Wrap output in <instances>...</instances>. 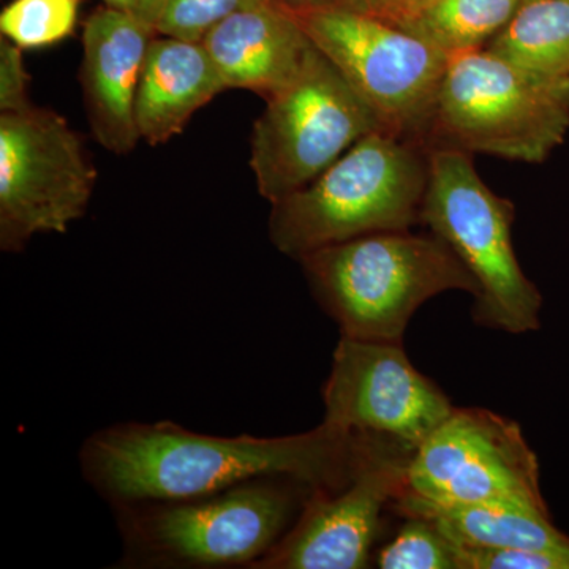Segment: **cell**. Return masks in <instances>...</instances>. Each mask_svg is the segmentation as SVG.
Returning <instances> with one entry per match:
<instances>
[{"label": "cell", "mask_w": 569, "mask_h": 569, "mask_svg": "<svg viewBox=\"0 0 569 569\" xmlns=\"http://www.w3.org/2000/svg\"><path fill=\"white\" fill-rule=\"evenodd\" d=\"M568 132L569 103L481 48L449 56L419 144L541 163Z\"/></svg>", "instance_id": "obj_6"}, {"label": "cell", "mask_w": 569, "mask_h": 569, "mask_svg": "<svg viewBox=\"0 0 569 569\" xmlns=\"http://www.w3.org/2000/svg\"><path fill=\"white\" fill-rule=\"evenodd\" d=\"M108 7H114V9L132 11V13H137L138 3L140 0H103Z\"/></svg>", "instance_id": "obj_26"}, {"label": "cell", "mask_w": 569, "mask_h": 569, "mask_svg": "<svg viewBox=\"0 0 569 569\" xmlns=\"http://www.w3.org/2000/svg\"><path fill=\"white\" fill-rule=\"evenodd\" d=\"M402 527L373 557L381 569H458L451 541L421 516H400Z\"/></svg>", "instance_id": "obj_20"}, {"label": "cell", "mask_w": 569, "mask_h": 569, "mask_svg": "<svg viewBox=\"0 0 569 569\" xmlns=\"http://www.w3.org/2000/svg\"><path fill=\"white\" fill-rule=\"evenodd\" d=\"M321 309L340 335L402 343L419 307L445 291L478 295V283L436 234L385 231L299 258Z\"/></svg>", "instance_id": "obj_3"}, {"label": "cell", "mask_w": 569, "mask_h": 569, "mask_svg": "<svg viewBox=\"0 0 569 569\" xmlns=\"http://www.w3.org/2000/svg\"><path fill=\"white\" fill-rule=\"evenodd\" d=\"M266 0H168L156 22L157 36L201 43L209 32L236 11Z\"/></svg>", "instance_id": "obj_21"}, {"label": "cell", "mask_w": 569, "mask_h": 569, "mask_svg": "<svg viewBox=\"0 0 569 569\" xmlns=\"http://www.w3.org/2000/svg\"><path fill=\"white\" fill-rule=\"evenodd\" d=\"M287 7L385 129L419 142L449 56L350 0Z\"/></svg>", "instance_id": "obj_7"}, {"label": "cell", "mask_w": 569, "mask_h": 569, "mask_svg": "<svg viewBox=\"0 0 569 569\" xmlns=\"http://www.w3.org/2000/svg\"><path fill=\"white\" fill-rule=\"evenodd\" d=\"M451 546L458 569H569V556L549 550Z\"/></svg>", "instance_id": "obj_22"}, {"label": "cell", "mask_w": 569, "mask_h": 569, "mask_svg": "<svg viewBox=\"0 0 569 569\" xmlns=\"http://www.w3.org/2000/svg\"><path fill=\"white\" fill-rule=\"evenodd\" d=\"M421 222L458 254L478 283L473 320L508 335L541 328L542 295L523 274L515 246L516 208L482 181L471 153L430 149Z\"/></svg>", "instance_id": "obj_5"}, {"label": "cell", "mask_w": 569, "mask_h": 569, "mask_svg": "<svg viewBox=\"0 0 569 569\" xmlns=\"http://www.w3.org/2000/svg\"><path fill=\"white\" fill-rule=\"evenodd\" d=\"M97 170L69 122L29 107L0 112V249L21 252L33 236L66 233L96 189Z\"/></svg>", "instance_id": "obj_9"}, {"label": "cell", "mask_w": 569, "mask_h": 569, "mask_svg": "<svg viewBox=\"0 0 569 569\" xmlns=\"http://www.w3.org/2000/svg\"><path fill=\"white\" fill-rule=\"evenodd\" d=\"M407 490L443 505H485L550 516L539 462L518 422L455 408L415 449Z\"/></svg>", "instance_id": "obj_10"}, {"label": "cell", "mask_w": 569, "mask_h": 569, "mask_svg": "<svg viewBox=\"0 0 569 569\" xmlns=\"http://www.w3.org/2000/svg\"><path fill=\"white\" fill-rule=\"evenodd\" d=\"M266 102L253 127L250 167L271 204L316 181L367 133L385 129L316 44Z\"/></svg>", "instance_id": "obj_8"}, {"label": "cell", "mask_w": 569, "mask_h": 569, "mask_svg": "<svg viewBox=\"0 0 569 569\" xmlns=\"http://www.w3.org/2000/svg\"><path fill=\"white\" fill-rule=\"evenodd\" d=\"M157 32L132 11L102 7L84 22L81 86L93 137L126 156L141 140L134 118L138 86Z\"/></svg>", "instance_id": "obj_13"}, {"label": "cell", "mask_w": 569, "mask_h": 569, "mask_svg": "<svg viewBox=\"0 0 569 569\" xmlns=\"http://www.w3.org/2000/svg\"><path fill=\"white\" fill-rule=\"evenodd\" d=\"M429 152L410 138L367 133L316 181L272 203L269 238L299 258L339 242L421 222Z\"/></svg>", "instance_id": "obj_4"}, {"label": "cell", "mask_w": 569, "mask_h": 569, "mask_svg": "<svg viewBox=\"0 0 569 569\" xmlns=\"http://www.w3.org/2000/svg\"><path fill=\"white\" fill-rule=\"evenodd\" d=\"M350 2L381 20L406 28L408 22L421 14L433 0H350Z\"/></svg>", "instance_id": "obj_24"}, {"label": "cell", "mask_w": 569, "mask_h": 569, "mask_svg": "<svg viewBox=\"0 0 569 569\" xmlns=\"http://www.w3.org/2000/svg\"><path fill=\"white\" fill-rule=\"evenodd\" d=\"M228 91L203 43L153 37L138 86L134 118L141 140L163 144L213 97Z\"/></svg>", "instance_id": "obj_15"}, {"label": "cell", "mask_w": 569, "mask_h": 569, "mask_svg": "<svg viewBox=\"0 0 569 569\" xmlns=\"http://www.w3.org/2000/svg\"><path fill=\"white\" fill-rule=\"evenodd\" d=\"M523 0H433L406 31L447 56L481 50L507 28Z\"/></svg>", "instance_id": "obj_18"}, {"label": "cell", "mask_w": 569, "mask_h": 569, "mask_svg": "<svg viewBox=\"0 0 569 569\" xmlns=\"http://www.w3.org/2000/svg\"><path fill=\"white\" fill-rule=\"evenodd\" d=\"M168 0H140L138 3L137 13L146 24L151 26L156 31V22L159 20L160 14L167 6Z\"/></svg>", "instance_id": "obj_25"}, {"label": "cell", "mask_w": 569, "mask_h": 569, "mask_svg": "<svg viewBox=\"0 0 569 569\" xmlns=\"http://www.w3.org/2000/svg\"><path fill=\"white\" fill-rule=\"evenodd\" d=\"M80 6L81 0H13L0 14V32L21 50L51 47L73 33Z\"/></svg>", "instance_id": "obj_19"}, {"label": "cell", "mask_w": 569, "mask_h": 569, "mask_svg": "<svg viewBox=\"0 0 569 569\" xmlns=\"http://www.w3.org/2000/svg\"><path fill=\"white\" fill-rule=\"evenodd\" d=\"M326 425L395 438L417 449L455 410L411 365L402 343L340 336L323 388Z\"/></svg>", "instance_id": "obj_12"}, {"label": "cell", "mask_w": 569, "mask_h": 569, "mask_svg": "<svg viewBox=\"0 0 569 569\" xmlns=\"http://www.w3.org/2000/svg\"><path fill=\"white\" fill-rule=\"evenodd\" d=\"M486 50L569 103V0H523Z\"/></svg>", "instance_id": "obj_17"}, {"label": "cell", "mask_w": 569, "mask_h": 569, "mask_svg": "<svg viewBox=\"0 0 569 569\" xmlns=\"http://www.w3.org/2000/svg\"><path fill=\"white\" fill-rule=\"evenodd\" d=\"M366 436L326 422L272 438L208 436L173 421L122 422L82 443L81 473L112 508L189 500L268 477L336 490L353 477Z\"/></svg>", "instance_id": "obj_1"}, {"label": "cell", "mask_w": 569, "mask_h": 569, "mask_svg": "<svg viewBox=\"0 0 569 569\" xmlns=\"http://www.w3.org/2000/svg\"><path fill=\"white\" fill-rule=\"evenodd\" d=\"M415 448L367 433L353 477L316 490L288 533L254 569H361L373 559L383 515L407 489Z\"/></svg>", "instance_id": "obj_11"}, {"label": "cell", "mask_w": 569, "mask_h": 569, "mask_svg": "<svg viewBox=\"0 0 569 569\" xmlns=\"http://www.w3.org/2000/svg\"><path fill=\"white\" fill-rule=\"evenodd\" d=\"M201 43L228 89H247L264 99L295 77L313 44L277 0L236 11Z\"/></svg>", "instance_id": "obj_14"}, {"label": "cell", "mask_w": 569, "mask_h": 569, "mask_svg": "<svg viewBox=\"0 0 569 569\" xmlns=\"http://www.w3.org/2000/svg\"><path fill=\"white\" fill-rule=\"evenodd\" d=\"M28 71L22 50L10 40L0 43V111L14 112L32 107L28 96Z\"/></svg>", "instance_id": "obj_23"}, {"label": "cell", "mask_w": 569, "mask_h": 569, "mask_svg": "<svg viewBox=\"0 0 569 569\" xmlns=\"http://www.w3.org/2000/svg\"><path fill=\"white\" fill-rule=\"evenodd\" d=\"M399 516H421L456 545L497 549L549 550L569 556V537L550 516L485 505H443L403 490L392 501Z\"/></svg>", "instance_id": "obj_16"}, {"label": "cell", "mask_w": 569, "mask_h": 569, "mask_svg": "<svg viewBox=\"0 0 569 569\" xmlns=\"http://www.w3.org/2000/svg\"><path fill=\"white\" fill-rule=\"evenodd\" d=\"M316 492L290 477L258 478L211 496L112 508L118 568L254 569Z\"/></svg>", "instance_id": "obj_2"}]
</instances>
